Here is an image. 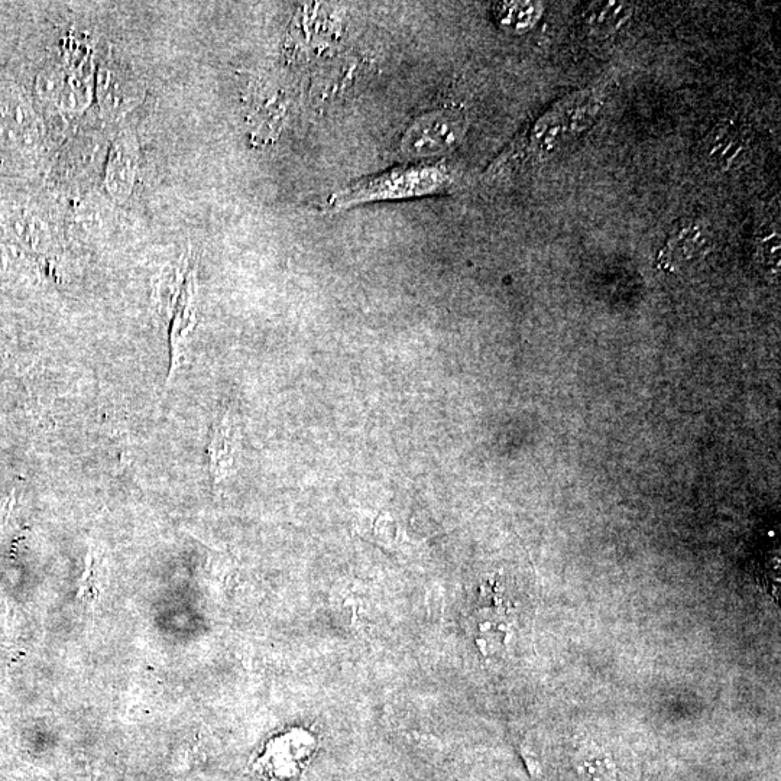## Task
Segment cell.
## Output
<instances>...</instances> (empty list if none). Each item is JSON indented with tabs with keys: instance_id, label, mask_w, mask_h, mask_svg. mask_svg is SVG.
<instances>
[{
	"instance_id": "obj_1",
	"label": "cell",
	"mask_w": 781,
	"mask_h": 781,
	"mask_svg": "<svg viewBox=\"0 0 781 781\" xmlns=\"http://www.w3.org/2000/svg\"><path fill=\"white\" fill-rule=\"evenodd\" d=\"M455 184V173L446 164L411 162L343 187L327 200V207L342 212L362 204L439 196L450 193Z\"/></svg>"
},
{
	"instance_id": "obj_2",
	"label": "cell",
	"mask_w": 781,
	"mask_h": 781,
	"mask_svg": "<svg viewBox=\"0 0 781 781\" xmlns=\"http://www.w3.org/2000/svg\"><path fill=\"white\" fill-rule=\"evenodd\" d=\"M466 129L468 121L460 110H433L411 123L401 139L400 149L410 161L429 162L458 147Z\"/></svg>"
},
{
	"instance_id": "obj_3",
	"label": "cell",
	"mask_w": 781,
	"mask_h": 781,
	"mask_svg": "<svg viewBox=\"0 0 781 781\" xmlns=\"http://www.w3.org/2000/svg\"><path fill=\"white\" fill-rule=\"evenodd\" d=\"M711 248V235L701 223L689 222L679 226L659 254L663 270L677 271L695 264Z\"/></svg>"
},
{
	"instance_id": "obj_4",
	"label": "cell",
	"mask_w": 781,
	"mask_h": 781,
	"mask_svg": "<svg viewBox=\"0 0 781 781\" xmlns=\"http://www.w3.org/2000/svg\"><path fill=\"white\" fill-rule=\"evenodd\" d=\"M100 105L110 113L126 112L141 100V87L134 79L121 73L118 68L105 66L97 80Z\"/></svg>"
},
{
	"instance_id": "obj_5",
	"label": "cell",
	"mask_w": 781,
	"mask_h": 781,
	"mask_svg": "<svg viewBox=\"0 0 781 781\" xmlns=\"http://www.w3.org/2000/svg\"><path fill=\"white\" fill-rule=\"evenodd\" d=\"M136 147L134 139L121 135L113 144L110 152L106 183L112 196L125 200L134 187L136 174Z\"/></svg>"
},
{
	"instance_id": "obj_6",
	"label": "cell",
	"mask_w": 781,
	"mask_h": 781,
	"mask_svg": "<svg viewBox=\"0 0 781 781\" xmlns=\"http://www.w3.org/2000/svg\"><path fill=\"white\" fill-rule=\"evenodd\" d=\"M631 14L630 3L595 2L586 9L585 27L595 37H611L630 21Z\"/></svg>"
},
{
	"instance_id": "obj_7",
	"label": "cell",
	"mask_w": 781,
	"mask_h": 781,
	"mask_svg": "<svg viewBox=\"0 0 781 781\" xmlns=\"http://www.w3.org/2000/svg\"><path fill=\"white\" fill-rule=\"evenodd\" d=\"M745 136L734 123H721L711 132L708 139L709 160L719 168H729L740 161L745 149Z\"/></svg>"
},
{
	"instance_id": "obj_8",
	"label": "cell",
	"mask_w": 781,
	"mask_h": 781,
	"mask_svg": "<svg viewBox=\"0 0 781 781\" xmlns=\"http://www.w3.org/2000/svg\"><path fill=\"white\" fill-rule=\"evenodd\" d=\"M541 11H543V8H541L540 3H498L497 8H495V18H497L499 27L504 28L505 31L521 34V32L528 31V28L536 24L537 19L540 18Z\"/></svg>"
},
{
	"instance_id": "obj_9",
	"label": "cell",
	"mask_w": 781,
	"mask_h": 781,
	"mask_svg": "<svg viewBox=\"0 0 781 781\" xmlns=\"http://www.w3.org/2000/svg\"><path fill=\"white\" fill-rule=\"evenodd\" d=\"M232 426L228 420H223L216 427L210 443V460H212V472L216 478L225 476L232 463Z\"/></svg>"
},
{
	"instance_id": "obj_10",
	"label": "cell",
	"mask_w": 781,
	"mask_h": 781,
	"mask_svg": "<svg viewBox=\"0 0 781 781\" xmlns=\"http://www.w3.org/2000/svg\"><path fill=\"white\" fill-rule=\"evenodd\" d=\"M579 771L589 780L602 781L608 776V764L605 763L604 758L588 757L580 763Z\"/></svg>"
}]
</instances>
